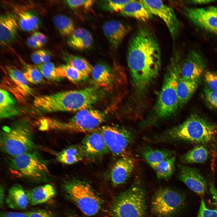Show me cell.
<instances>
[{
    "label": "cell",
    "mask_w": 217,
    "mask_h": 217,
    "mask_svg": "<svg viewBox=\"0 0 217 217\" xmlns=\"http://www.w3.org/2000/svg\"><path fill=\"white\" fill-rule=\"evenodd\" d=\"M127 61L133 89V105L142 106L161 66L159 43L154 34L147 27L138 29L130 39Z\"/></svg>",
    "instance_id": "6da1fadb"
},
{
    "label": "cell",
    "mask_w": 217,
    "mask_h": 217,
    "mask_svg": "<svg viewBox=\"0 0 217 217\" xmlns=\"http://www.w3.org/2000/svg\"><path fill=\"white\" fill-rule=\"evenodd\" d=\"M102 88L95 85L36 97L34 105L43 112L79 111L90 107L101 99Z\"/></svg>",
    "instance_id": "7a4b0ae2"
},
{
    "label": "cell",
    "mask_w": 217,
    "mask_h": 217,
    "mask_svg": "<svg viewBox=\"0 0 217 217\" xmlns=\"http://www.w3.org/2000/svg\"><path fill=\"white\" fill-rule=\"evenodd\" d=\"M156 141L197 143L217 152V124L193 115L180 125L155 137Z\"/></svg>",
    "instance_id": "3957f363"
},
{
    "label": "cell",
    "mask_w": 217,
    "mask_h": 217,
    "mask_svg": "<svg viewBox=\"0 0 217 217\" xmlns=\"http://www.w3.org/2000/svg\"><path fill=\"white\" fill-rule=\"evenodd\" d=\"M181 61L179 54L174 52L167 66L162 88L152 113L143 125H150L166 120L173 116L178 109L179 107L177 87L181 77Z\"/></svg>",
    "instance_id": "277c9868"
},
{
    "label": "cell",
    "mask_w": 217,
    "mask_h": 217,
    "mask_svg": "<svg viewBox=\"0 0 217 217\" xmlns=\"http://www.w3.org/2000/svg\"><path fill=\"white\" fill-rule=\"evenodd\" d=\"M61 189L66 198L85 215H94L101 210L103 200L87 181L75 178L66 180Z\"/></svg>",
    "instance_id": "5b68a950"
},
{
    "label": "cell",
    "mask_w": 217,
    "mask_h": 217,
    "mask_svg": "<svg viewBox=\"0 0 217 217\" xmlns=\"http://www.w3.org/2000/svg\"><path fill=\"white\" fill-rule=\"evenodd\" d=\"M33 131L24 122L5 126L0 133L1 150L11 157L32 151L35 144Z\"/></svg>",
    "instance_id": "8992f818"
},
{
    "label": "cell",
    "mask_w": 217,
    "mask_h": 217,
    "mask_svg": "<svg viewBox=\"0 0 217 217\" xmlns=\"http://www.w3.org/2000/svg\"><path fill=\"white\" fill-rule=\"evenodd\" d=\"M9 169L17 177L35 182L48 181L51 175L46 162L32 151L11 157Z\"/></svg>",
    "instance_id": "52a82bcc"
},
{
    "label": "cell",
    "mask_w": 217,
    "mask_h": 217,
    "mask_svg": "<svg viewBox=\"0 0 217 217\" xmlns=\"http://www.w3.org/2000/svg\"><path fill=\"white\" fill-rule=\"evenodd\" d=\"M139 185L132 186L114 199L112 206L113 217H145L146 196Z\"/></svg>",
    "instance_id": "ba28073f"
},
{
    "label": "cell",
    "mask_w": 217,
    "mask_h": 217,
    "mask_svg": "<svg viewBox=\"0 0 217 217\" xmlns=\"http://www.w3.org/2000/svg\"><path fill=\"white\" fill-rule=\"evenodd\" d=\"M185 202V196L180 192L169 187H161L153 196L151 209L157 217H175L182 209Z\"/></svg>",
    "instance_id": "9c48e42d"
},
{
    "label": "cell",
    "mask_w": 217,
    "mask_h": 217,
    "mask_svg": "<svg viewBox=\"0 0 217 217\" xmlns=\"http://www.w3.org/2000/svg\"><path fill=\"white\" fill-rule=\"evenodd\" d=\"M109 151L119 158L130 156L128 151L134 139L130 130L117 125L102 126L100 128Z\"/></svg>",
    "instance_id": "30bf717a"
},
{
    "label": "cell",
    "mask_w": 217,
    "mask_h": 217,
    "mask_svg": "<svg viewBox=\"0 0 217 217\" xmlns=\"http://www.w3.org/2000/svg\"><path fill=\"white\" fill-rule=\"evenodd\" d=\"M107 115L106 111L89 108L81 110L64 122L66 130L76 132H91L105 120Z\"/></svg>",
    "instance_id": "8fae6325"
},
{
    "label": "cell",
    "mask_w": 217,
    "mask_h": 217,
    "mask_svg": "<svg viewBox=\"0 0 217 217\" xmlns=\"http://www.w3.org/2000/svg\"><path fill=\"white\" fill-rule=\"evenodd\" d=\"M152 15L159 17L165 23L173 39L179 33L181 24L172 7L161 0H140Z\"/></svg>",
    "instance_id": "7c38bea8"
},
{
    "label": "cell",
    "mask_w": 217,
    "mask_h": 217,
    "mask_svg": "<svg viewBox=\"0 0 217 217\" xmlns=\"http://www.w3.org/2000/svg\"><path fill=\"white\" fill-rule=\"evenodd\" d=\"M80 144L85 159L94 160L109 152L100 128L89 132Z\"/></svg>",
    "instance_id": "4fadbf2b"
},
{
    "label": "cell",
    "mask_w": 217,
    "mask_h": 217,
    "mask_svg": "<svg viewBox=\"0 0 217 217\" xmlns=\"http://www.w3.org/2000/svg\"><path fill=\"white\" fill-rule=\"evenodd\" d=\"M136 166L134 159L130 156L118 158L112 165L109 173L112 184L116 186L125 183L131 177Z\"/></svg>",
    "instance_id": "5bb4252c"
},
{
    "label": "cell",
    "mask_w": 217,
    "mask_h": 217,
    "mask_svg": "<svg viewBox=\"0 0 217 217\" xmlns=\"http://www.w3.org/2000/svg\"><path fill=\"white\" fill-rule=\"evenodd\" d=\"M178 177L190 189L202 196L207 190L206 181L198 169L184 165L179 166Z\"/></svg>",
    "instance_id": "9a60e30c"
},
{
    "label": "cell",
    "mask_w": 217,
    "mask_h": 217,
    "mask_svg": "<svg viewBox=\"0 0 217 217\" xmlns=\"http://www.w3.org/2000/svg\"><path fill=\"white\" fill-rule=\"evenodd\" d=\"M205 67L202 56L197 52L191 51L181 61V77L188 80H199Z\"/></svg>",
    "instance_id": "2e32d148"
},
{
    "label": "cell",
    "mask_w": 217,
    "mask_h": 217,
    "mask_svg": "<svg viewBox=\"0 0 217 217\" xmlns=\"http://www.w3.org/2000/svg\"><path fill=\"white\" fill-rule=\"evenodd\" d=\"M8 78L6 82L8 89L15 94L17 98L23 99L31 95L33 90L29 85L24 73L14 67L7 66L6 67Z\"/></svg>",
    "instance_id": "e0dca14e"
},
{
    "label": "cell",
    "mask_w": 217,
    "mask_h": 217,
    "mask_svg": "<svg viewBox=\"0 0 217 217\" xmlns=\"http://www.w3.org/2000/svg\"><path fill=\"white\" fill-rule=\"evenodd\" d=\"M185 12L188 18L196 25L207 31L217 33V13L210 7L207 8H188Z\"/></svg>",
    "instance_id": "ac0fdd59"
},
{
    "label": "cell",
    "mask_w": 217,
    "mask_h": 217,
    "mask_svg": "<svg viewBox=\"0 0 217 217\" xmlns=\"http://www.w3.org/2000/svg\"><path fill=\"white\" fill-rule=\"evenodd\" d=\"M19 27L13 13H5L0 17V43L2 47L11 44L16 39Z\"/></svg>",
    "instance_id": "d6986e66"
},
{
    "label": "cell",
    "mask_w": 217,
    "mask_h": 217,
    "mask_svg": "<svg viewBox=\"0 0 217 217\" xmlns=\"http://www.w3.org/2000/svg\"><path fill=\"white\" fill-rule=\"evenodd\" d=\"M102 29L111 47L115 50L118 48L128 31L127 28L123 23L115 20L105 22Z\"/></svg>",
    "instance_id": "ffe728a7"
},
{
    "label": "cell",
    "mask_w": 217,
    "mask_h": 217,
    "mask_svg": "<svg viewBox=\"0 0 217 217\" xmlns=\"http://www.w3.org/2000/svg\"><path fill=\"white\" fill-rule=\"evenodd\" d=\"M28 203L35 206L46 203L54 198L56 194L54 187L46 184L25 191Z\"/></svg>",
    "instance_id": "44dd1931"
},
{
    "label": "cell",
    "mask_w": 217,
    "mask_h": 217,
    "mask_svg": "<svg viewBox=\"0 0 217 217\" xmlns=\"http://www.w3.org/2000/svg\"><path fill=\"white\" fill-rule=\"evenodd\" d=\"M13 11L19 26L23 30L29 32L34 31L39 28V19L33 12L19 6L14 7Z\"/></svg>",
    "instance_id": "7402d4cb"
},
{
    "label": "cell",
    "mask_w": 217,
    "mask_h": 217,
    "mask_svg": "<svg viewBox=\"0 0 217 217\" xmlns=\"http://www.w3.org/2000/svg\"><path fill=\"white\" fill-rule=\"evenodd\" d=\"M120 12L123 16L144 22L153 17L152 14L140 0H130Z\"/></svg>",
    "instance_id": "603a6c76"
},
{
    "label": "cell",
    "mask_w": 217,
    "mask_h": 217,
    "mask_svg": "<svg viewBox=\"0 0 217 217\" xmlns=\"http://www.w3.org/2000/svg\"><path fill=\"white\" fill-rule=\"evenodd\" d=\"M67 42L69 46L74 49L84 50L91 47L93 38L88 30L83 28H79L75 29L69 37Z\"/></svg>",
    "instance_id": "cb8c5ba5"
},
{
    "label": "cell",
    "mask_w": 217,
    "mask_h": 217,
    "mask_svg": "<svg viewBox=\"0 0 217 217\" xmlns=\"http://www.w3.org/2000/svg\"><path fill=\"white\" fill-rule=\"evenodd\" d=\"M7 205L14 209H23L26 208L28 203L25 191L18 184L12 185L9 189L6 199Z\"/></svg>",
    "instance_id": "d4e9b609"
},
{
    "label": "cell",
    "mask_w": 217,
    "mask_h": 217,
    "mask_svg": "<svg viewBox=\"0 0 217 217\" xmlns=\"http://www.w3.org/2000/svg\"><path fill=\"white\" fill-rule=\"evenodd\" d=\"M0 117L2 119L16 116L19 113V109L16 99L6 90L0 89Z\"/></svg>",
    "instance_id": "484cf974"
},
{
    "label": "cell",
    "mask_w": 217,
    "mask_h": 217,
    "mask_svg": "<svg viewBox=\"0 0 217 217\" xmlns=\"http://www.w3.org/2000/svg\"><path fill=\"white\" fill-rule=\"evenodd\" d=\"M58 161L65 165H72L85 159L84 154L80 145L70 146L60 152L57 156Z\"/></svg>",
    "instance_id": "4316f807"
},
{
    "label": "cell",
    "mask_w": 217,
    "mask_h": 217,
    "mask_svg": "<svg viewBox=\"0 0 217 217\" xmlns=\"http://www.w3.org/2000/svg\"><path fill=\"white\" fill-rule=\"evenodd\" d=\"M199 81V80H190L180 77L177 87L179 107L183 106L190 99L197 90Z\"/></svg>",
    "instance_id": "83f0119b"
},
{
    "label": "cell",
    "mask_w": 217,
    "mask_h": 217,
    "mask_svg": "<svg viewBox=\"0 0 217 217\" xmlns=\"http://www.w3.org/2000/svg\"><path fill=\"white\" fill-rule=\"evenodd\" d=\"M95 85L103 88L108 86L112 80V75L110 68L102 63L93 66L91 74Z\"/></svg>",
    "instance_id": "f1b7e54d"
},
{
    "label": "cell",
    "mask_w": 217,
    "mask_h": 217,
    "mask_svg": "<svg viewBox=\"0 0 217 217\" xmlns=\"http://www.w3.org/2000/svg\"><path fill=\"white\" fill-rule=\"evenodd\" d=\"M141 155L150 166L174 156V153L171 150L154 149L148 146L143 148Z\"/></svg>",
    "instance_id": "f546056e"
},
{
    "label": "cell",
    "mask_w": 217,
    "mask_h": 217,
    "mask_svg": "<svg viewBox=\"0 0 217 217\" xmlns=\"http://www.w3.org/2000/svg\"><path fill=\"white\" fill-rule=\"evenodd\" d=\"M209 155L208 148L204 146L199 145L183 155L180 160L184 164L203 163L207 160Z\"/></svg>",
    "instance_id": "4dcf8cb0"
},
{
    "label": "cell",
    "mask_w": 217,
    "mask_h": 217,
    "mask_svg": "<svg viewBox=\"0 0 217 217\" xmlns=\"http://www.w3.org/2000/svg\"><path fill=\"white\" fill-rule=\"evenodd\" d=\"M175 162L174 155L150 166L159 179L167 180L171 177L175 171Z\"/></svg>",
    "instance_id": "1f68e13d"
},
{
    "label": "cell",
    "mask_w": 217,
    "mask_h": 217,
    "mask_svg": "<svg viewBox=\"0 0 217 217\" xmlns=\"http://www.w3.org/2000/svg\"><path fill=\"white\" fill-rule=\"evenodd\" d=\"M68 64L81 74L86 78L91 75L93 66L85 58L71 54L66 58Z\"/></svg>",
    "instance_id": "d6a6232c"
},
{
    "label": "cell",
    "mask_w": 217,
    "mask_h": 217,
    "mask_svg": "<svg viewBox=\"0 0 217 217\" xmlns=\"http://www.w3.org/2000/svg\"><path fill=\"white\" fill-rule=\"evenodd\" d=\"M53 21L60 33L64 36L70 37L75 29L73 21L66 15H56L53 17Z\"/></svg>",
    "instance_id": "836d02e7"
},
{
    "label": "cell",
    "mask_w": 217,
    "mask_h": 217,
    "mask_svg": "<svg viewBox=\"0 0 217 217\" xmlns=\"http://www.w3.org/2000/svg\"><path fill=\"white\" fill-rule=\"evenodd\" d=\"M56 71L61 79L65 78L73 83L80 82L86 79L81 74L68 64L56 68Z\"/></svg>",
    "instance_id": "e575fe53"
},
{
    "label": "cell",
    "mask_w": 217,
    "mask_h": 217,
    "mask_svg": "<svg viewBox=\"0 0 217 217\" xmlns=\"http://www.w3.org/2000/svg\"><path fill=\"white\" fill-rule=\"evenodd\" d=\"M21 61L25 70L24 74L28 82L33 84H38L43 81V76L37 68L32 67L22 60Z\"/></svg>",
    "instance_id": "d590c367"
},
{
    "label": "cell",
    "mask_w": 217,
    "mask_h": 217,
    "mask_svg": "<svg viewBox=\"0 0 217 217\" xmlns=\"http://www.w3.org/2000/svg\"><path fill=\"white\" fill-rule=\"evenodd\" d=\"M36 67L43 76L47 79L56 81H58L61 79L57 75L56 68L52 63L48 61L36 64Z\"/></svg>",
    "instance_id": "8d00e7d4"
},
{
    "label": "cell",
    "mask_w": 217,
    "mask_h": 217,
    "mask_svg": "<svg viewBox=\"0 0 217 217\" xmlns=\"http://www.w3.org/2000/svg\"><path fill=\"white\" fill-rule=\"evenodd\" d=\"M211 190L216 201V206L214 208H209L206 205L203 198H202L196 217H217V191L215 188L211 189Z\"/></svg>",
    "instance_id": "74e56055"
},
{
    "label": "cell",
    "mask_w": 217,
    "mask_h": 217,
    "mask_svg": "<svg viewBox=\"0 0 217 217\" xmlns=\"http://www.w3.org/2000/svg\"><path fill=\"white\" fill-rule=\"evenodd\" d=\"M130 1L104 0L101 1L100 5L102 8L105 11L113 12H120Z\"/></svg>",
    "instance_id": "f35d334b"
},
{
    "label": "cell",
    "mask_w": 217,
    "mask_h": 217,
    "mask_svg": "<svg viewBox=\"0 0 217 217\" xmlns=\"http://www.w3.org/2000/svg\"><path fill=\"white\" fill-rule=\"evenodd\" d=\"M46 41V38L43 34L36 31L28 38L27 43L32 48H39L43 46Z\"/></svg>",
    "instance_id": "ab89813d"
},
{
    "label": "cell",
    "mask_w": 217,
    "mask_h": 217,
    "mask_svg": "<svg viewBox=\"0 0 217 217\" xmlns=\"http://www.w3.org/2000/svg\"><path fill=\"white\" fill-rule=\"evenodd\" d=\"M65 3L71 8L73 10H87L92 6L94 1L92 0H67L65 1Z\"/></svg>",
    "instance_id": "60d3db41"
},
{
    "label": "cell",
    "mask_w": 217,
    "mask_h": 217,
    "mask_svg": "<svg viewBox=\"0 0 217 217\" xmlns=\"http://www.w3.org/2000/svg\"><path fill=\"white\" fill-rule=\"evenodd\" d=\"M204 93L205 100L209 106L217 110V91L211 90L205 85Z\"/></svg>",
    "instance_id": "b9f144b4"
},
{
    "label": "cell",
    "mask_w": 217,
    "mask_h": 217,
    "mask_svg": "<svg viewBox=\"0 0 217 217\" xmlns=\"http://www.w3.org/2000/svg\"><path fill=\"white\" fill-rule=\"evenodd\" d=\"M204 78L206 85L211 90L217 91V73L207 71L204 74Z\"/></svg>",
    "instance_id": "7bdbcfd3"
},
{
    "label": "cell",
    "mask_w": 217,
    "mask_h": 217,
    "mask_svg": "<svg viewBox=\"0 0 217 217\" xmlns=\"http://www.w3.org/2000/svg\"><path fill=\"white\" fill-rule=\"evenodd\" d=\"M28 217H56L51 211L44 209H39L26 212Z\"/></svg>",
    "instance_id": "ee69618b"
},
{
    "label": "cell",
    "mask_w": 217,
    "mask_h": 217,
    "mask_svg": "<svg viewBox=\"0 0 217 217\" xmlns=\"http://www.w3.org/2000/svg\"><path fill=\"white\" fill-rule=\"evenodd\" d=\"M0 217H28L25 212L1 211Z\"/></svg>",
    "instance_id": "f6af8a7d"
},
{
    "label": "cell",
    "mask_w": 217,
    "mask_h": 217,
    "mask_svg": "<svg viewBox=\"0 0 217 217\" xmlns=\"http://www.w3.org/2000/svg\"><path fill=\"white\" fill-rule=\"evenodd\" d=\"M32 61L36 64L42 63L41 61V49L36 50L33 52L31 55Z\"/></svg>",
    "instance_id": "bcb514c9"
},
{
    "label": "cell",
    "mask_w": 217,
    "mask_h": 217,
    "mask_svg": "<svg viewBox=\"0 0 217 217\" xmlns=\"http://www.w3.org/2000/svg\"><path fill=\"white\" fill-rule=\"evenodd\" d=\"M41 53L42 63L49 61L50 57L48 52L45 50L41 49Z\"/></svg>",
    "instance_id": "7dc6e473"
},
{
    "label": "cell",
    "mask_w": 217,
    "mask_h": 217,
    "mask_svg": "<svg viewBox=\"0 0 217 217\" xmlns=\"http://www.w3.org/2000/svg\"><path fill=\"white\" fill-rule=\"evenodd\" d=\"M5 196V190L4 187L1 185L0 187V206L2 207L4 204Z\"/></svg>",
    "instance_id": "c3c4849f"
},
{
    "label": "cell",
    "mask_w": 217,
    "mask_h": 217,
    "mask_svg": "<svg viewBox=\"0 0 217 217\" xmlns=\"http://www.w3.org/2000/svg\"><path fill=\"white\" fill-rule=\"evenodd\" d=\"M215 1L214 0H193L191 1V2L193 3L197 4H206L210 2Z\"/></svg>",
    "instance_id": "681fc988"
},
{
    "label": "cell",
    "mask_w": 217,
    "mask_h": 217,
    "mask_svg": "<svg viewBox=\"0 0 217 217\" xmlns=\"http://www.w3.org/2000/svg\"><path fill=\"white\" fill-rule=\"evenodd\" d=\"M211 8L217 13V7H210Z\"/></svg>",
    "instance_id": "f907efd6"
}]
</instances>
